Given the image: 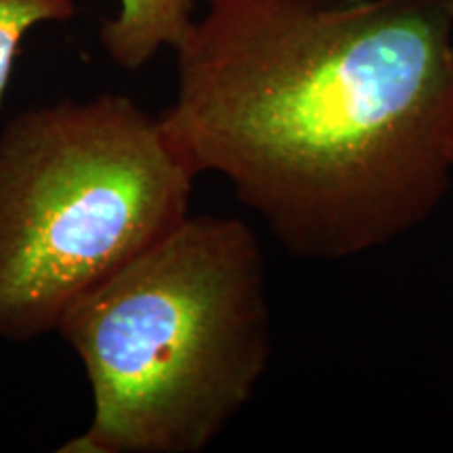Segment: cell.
Wrapping results in <instances>:
<instances>
[{"instance_id":"obj_3","label":"cell","mask_w":453,"mask_h":453,"mask_svg":"<svg viewBox=\"0 0 453 453\" xmlns=\"http://www.w3.org/2000/svg\"><path fill=\"white\" fill-rule=\"evenodd\" d=\"M196 174L127 95L27 107L0 130V340L57 332L189 217Z\"/></svg>"},{"instance_id":"obj_4","label":"cell","mask_w":453,"mask_h":453,"mask_svg":"<svg viewBox=\"0 0 453 453\" xmlns=\"http://www.w3.org/2000/svg\"><path fill=\"white\" fill-rule=\"evenodd\" d=\"M194 9L196 0H118V13L99 27L101 47L122 70H141L164 47H177Z\"/></svg>"},{"instance_id":"obj_1","label":"cell","mask_w":453,"mask_h":453,"mask_svg":"<svg viewBox=\"0 0 453 453\" xmlns=\"http://www.w3.org/2000/svg\"><path fill=\"white\" fill-rule=\"evenodd\" d=\"M160 116L283 250L344 260L437 212L453 174V0H206Z\"/></svg>"},{"instance_id":"obj_5","label":"cell","mask_w":453,"mask_h":453,"mask_svg":"<svg viewBox=\"0 0 453 453\" xmlns=\"http://www.w3.org/2000/svg\"><path fill=\"white\" fill-rule=\"evenodd\" d=\"M76 11V0H0V107L27 34L42 24L72 19Z\"/></svg>"},{"instance_id":"obj_2","label":"cell","mask_w":453,"mask_h":453,"mask_svg":"<svg viewBox=\"0 0 453 453\" xmlns=\"http://www.w3.org/2000/svg\"><path fill=\"white\" fill-rule=\"evenodd\" d=\"M57 334L93 396L59 453H200L252 401L273 355L267 263L234 217H187L78 300Z\"/></svg>"}]
</instances>
